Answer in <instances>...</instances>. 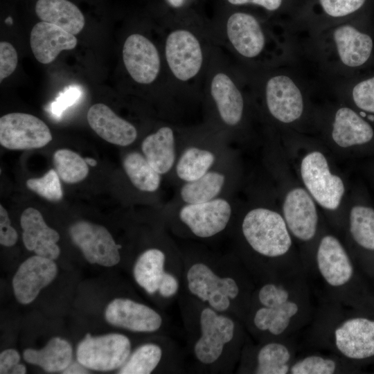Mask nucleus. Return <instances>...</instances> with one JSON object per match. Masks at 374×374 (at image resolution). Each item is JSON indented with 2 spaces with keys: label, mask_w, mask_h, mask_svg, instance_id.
Instances as JSON below:
<instances>
[{
  "label": "nucleus",
  "mask_w": 374,
  "mask_h": 374,
  "mask_svg": "<svg viewBox=\"0 0 374 374\" xmlns=\"http://www.w3.org/2000/svg\"><path fill=\"white\" fill-rule=\"evenodd\" d=\"M317 299L305 272L256 284L244 321L256 341L297 336L312 321Z\"/></svg>",
  "instance_id": "nucleus-1"
},
{
  "label": "nucleus",
  "mask_w": 374,
  "mask_h": 374,
  "mask_svg": "<svg viewBox=\"0 0 374 374\" xmlns=\"http://www.w3.org/2000/svg\"><path fill=\"white\" fill-rule=\"evenodd\" d=\"M297 339L300 352H330L363 368L374 364V314L317 299L314 317Z\"/></svg>",
  "instance_id": "nucleus-2"
},
{
  "label": "nucleus",
  "mask_w": 374,
  "mask_h": 374,
  "mask_svg": "<svg viewBox=\"0 0 374 374\" xmlns=\"http://www.w3.org/2000/svg\"><path fill=\"white\" fill-rule=\"evenodd\" d=\"M187 296L243 323L256 283L238 256H181Z\"/></svg>",
  "instance_id": "nucleus-3"
},
{
  "label": "nucleus",
  "mask_w": 374,
  "mask_h": 374,
  "mask_svg": "<svg viewBox=\"0 0 374 374\" xmlns=\"http://www.w3.org/2000/svg\"><path fill=\"white\" fill-rule=\"evenodd\" d=\"M245 251L238 258L256 284L305 272L293 238L278 212L262 207L249 211L240 223Z\"/></svg>",
  "instance_id": "nucleus-4"
},
{
  "label": "nucleus",
  "mask_w": 374,
  "mask_h": 374,
  "mask_svg": "<svg viewBox=\"0 0 374 374\" xmlns=\"http://www.w3.org/2000/svg\"><path fill=\"white\" fill-rule=\"evenodd\" d=\"M183 317L193 360L207 373H231L239 363L249 337L243 322L187 296Z\"/></svg>",
  "instance_id": "nucleus-5"
},
{
  "label": "nucleus",
  "mask_w": 374,
  "mask_h": 374,
  "mask_svg": "<svg viewBox=\"0 0 374 374\" xmlns=\"http://www.w3.org/2000/svg\"><path fill=\"white\" fill-rule=\"evenodd\" d=\"M305 274L317 299L374 314L372 282L335 235L320 237Z\"/></svg>",
  "instance_id": "nucleus-6"
},
{
  "label": "nucleus",
  "mask_w": 374,
  "mask_h": 374,
  "mask_svg": "<svg viewBox=\"0 0 374 374\" xmlns=\"http://www.w3.org/2000/svg\"><path fill=\"white\" fill-rule=\"evenodd\" d=\"M136 283L148 294H158L170 301L178 295L183 277L181 256L150 248L136 258L133 267Z\"/></svg>",
  "instance_id": "nucleus-7"
},
{
  "label": "nucleus",
  "mask_w": 374,
  "mask_h": 374,
  "mask_svg": "<svg viewBox=\"0 0 374 374\" xmlns=\"http://www.w3.org/2000/svg\"><path fill=\"white\" fill-rule=\"evenodd\" d=\"M299 352L296 336L255 342L248 337L236 371L238 373L289 374Z\"/></svg>",
  "instance_id": "nucleus-8"
},
{
  "label": "nucleus",
  "mask_w": 374,
  "mask_h": 374,
  "mask_svg": "<svg viewBox=\"0 0 374 374\" xmlns=\"http://www.w3.org/2000/svg\"><path fill=\"white\" fill-rule=\"evenodd\" d=\"M131 353V341L125 335L93 337L88 333L77 347L76 358L90 370L108 371L120 368Z\"/></svg>",
  "instance_id": "nucleus-9"
},
{
  "label": "nucleus",
  "mask_w": 374,
  "mask_h": 374,
  "mask_svg": "<svg viewBox=\"0 0 374 374\" xmlns=\"http://www.w3.org/2000/svg\"><path fill=\"white\" fill-rule=\"evenodd\" d=\"M301 174L305 187L319 205L330 211L339 207L345 191L344 184L339 176L330 172L321 152H312L303 159Z\"/></svg>",
  "instance_id": "nucleus-10"
},
{
  "label": "nucleus",
  "mask_w": 374,
  "mask_h": 374,
  "mask_svg": "<svg viewBox=\"0 0 374 374\" xmlns=\"http://www.w3.org/2000/svg\"><path fill=\"white\" fill-rule=\"evenodd\" d=\"M232 208L221 197L197 204H186L179 209L178 218L189 232L201 239L213 238L223 232L230 223Z\"/></svg>",
  "instance_id": "nucleus-11"
},
{
  "label": "nucleus",
  "mask_w": 374,
  "mask_h": 374,
  "mask_svg": "<svg viewBox=\"0 0 374 374\" xmlns=\"http://www.w3.org/2000/svg\"><path fill=\"white\" fill-rule=\"evenodd\" d=\"M347 231L352 244L348 249L362 271L374 278V208L365 203L353 205L348 213Z\"/></svg>",
  "instance_id": "nucleus-12"
},
{
  "label": "nucleus",
  "mask_w": 374,
  "mask_h": 374,
  "mask_svg": "<svg viewBox=\"0 0 374 374\" xmlns=\"http://www.w3.org/2000/svg\"><path fill=\"white\" fill-rule=\"evenodd\" d=\"M47 125L26 113H10L0 118V143L9 150L39 148L52 140Z\"/></svg>",
  "instance_id": "nucleus-13"
},
{
  "label": "nucleus",
  "mask_w": 374,
  "mask_h": 374,
  "mask_svg": "<svg viewBox=\"0 0 374 374\" xmlns=\"http://www.w3.org/2000/svg\"><path fill=\"white\" fill-rule=\"evenodd\" d=\"M69 234L90 263L112 267L120 262L119 249L122 246L103 226L78 221L71 226Z\"/></svg>",
  "instance_id": "nucleus-14"
},
{
  "label": "nucleus",
  "mask_w": 374,
  "mask_h": 374,
  "mask_svg": "<svg viewBox=\"0 0 374 374\" xmlns=\"http://www.w3.org/2000/svg\"><path fill=\"white\" fill-rule=\"evenodd\" d=\"M165 55L172 73L179 80L194 78L201 69L203 53L200 43L187 30L177 29L168 35Z\"/></svg>",
  "instance_id": "nucleus-15"
},
{
  "label": "nucleus",
  "mask_w": 374,
  "mask_h": 374,
  "mask_svg": "<svg viewBox=\"0 0 374 374\" xmlns=\"http://www.w3.org/2000/svg\"><path fill=\"white\" fill-rule=\"evenodd\" d=\"M283 217L294 239L305 244L316 239L319 217L312 198L305 190L296 188L286 195Z\"/></svg>",
  "instance_id": "nucleus-16"
},
{
  "label": "nucleus",
  "mask_w": 374,
  "mask_h": 374,
  "mask_svg": "<svg viewBox=\"0 0 374 374\" xmlns=\"http://www.w3.org/2000/svg\"><path fill=\"white\" fill-rule=\"evenodd\" d=\"M105 319L112 326L134 332H156L164 324L163 317L158 311L127 298L112 301L106 308Z\"/></svg>",
  "instance_id": "nucleus-17"
},
{
  "label": "nucleus",
  "mask_w": 374,
  "mask_h": 374,
  "mask_svg": "<svg viewBox=\"0 0 374 374\" xmlns=\"http://www.w3.org/2000/svg\"><path fill=\"white\" fill-rule=\"evenodd\" d=\"M57 267L53 260L37 255L31 256L19 267L12 278V288L22 304L33 301L39 292L55 278Z\"/></svg>",
  "instance_id": "nucleus-18"
},
{
  "label": "nucleus",
  "mask_w": 374,
  "mask_h": 374,
  "mask_svg": "<svg viewBox=\"0 0 374 374\" xmlns=\"http://www.w3.org/2000/svg\"><path fill=\"white\" fill-rule=\"evenodd\" d=\"M124 65L131 76L140 84H150L160 71V57L154 44L140 34H132L123 48Z\"/></svg>",
  "instance_id": "nucleus-19"
},
{
  "label": "nucleus",
  "mask_w": 374,
  "mask_h": 374,
  "mask_svg": "<svg viewBox=\"0 0 374 374\" xmlns=\"http://www.w3.org/2000/svg\"><path fill=\"white\" fill-rule=\"evenodd\" d=\"M268 110L276 120L290 123L299 118L303 110V100L294 82L284 75H275L265 89Z\"/></svg>",
  "instance_id": "nucleus-20"
},
{
  "label": "nucleus",
  "mask_w": 374,
  "mask_h": 374,
  "mask_svg": "<svg viewBox=\"0 0 374 374\" xmlns=\"http://www.w3.org/2000/svg\"><path fill=\"white\" fill-rule=\"evenodd\" d=\"M20 224L23 229V242L28 250L53 260L59 256L60 249L57 242L60 235L46 224L38 210L32 207L25 209L21 215Z\"/></svg>",
  "instance_id": "nucleus-21"
},
{
  "label": "nucleus",
  "mask_w": 374,
  "mask_h": 374,
  "mask_svg": "<svg viewBox=\"0 0 374 374\" xmlns=\"http://www.w3.org/2000/svg\"><path fill=\"white\" fill-rule=\"evenodd\" d=\"M226 30L229 42L241 55L252 58L263 50L265 35L252 15L238 11L231 13L226 21Z\"/></svg>",
  "instance_id": "nucleus-22"
},
{
  "label": "nucleus",
  "mask_w": 374,
  "mask_h": 374,
  "mask_svg": "<svg viewBox=\"0 0 374 374\" xmlns=\"http://www.w3.org/2000/svg\"><path fill=\"white\" fill-rule=\"evenodd\" d=\"M87 118L91 129L110 143L127 146L137 137L136 127L105 104L92 105L88 110Z\"/></svg>",
  "instance_id": "nucleus-23"
},
{
  "label": "nucleus",
  "mask_w": 374,
  "mask_h": 374,
  "mask_svg": "<svg viewBox=\"0 0 374 374\" xmlns=\"http://www.w3.org/2000/svg\"><path fill=\"white\" fill-rule=\"evenodd\" d=\"M77 42L74 35L42 21L34 25L30 35L32 52L42 64L52 62L62 51L75 48Z\"/></svg>",
  "instance_id": "nucleus-24"
},
{
  "label": "nucleus",
  "mask_w": 374,
  "mask_h": 374,
  "mask_svg": "<svg viewBox=\"0 0 374 374\" xmlns=\"http://www.w3.org/2000/svg\"><path fill=\"white\" fill-rule=\"evenodd\" d=\"M363 368L335 353L303 350L294 360L289 374H355Z\"/></svg>",
  "instance_id": "nucleus-25"
},
{
  "label": "nucleus",
  "mask_w": 374,
  "mask_h": 374,
  "mask_svg": "<svg viewBox=\"0 0 374 374\" xmlns=\"http://www.w3.org/2000/svg\"><path fill=\"white\" fill-rule=\"evenodd\" d=\"M332 137L340 147H361L373 143L374 130L356 112L344 107L339 109L335 114Z\"/></svg>",
  "instance_id": "nucleus-26"
},
{
  "label": "nucleus",
  "mask_w": 374,
  "mask_h": 374,
  "mask_svg": "<svg viewBox=\"0 0 374 374\" xmlns=\"http://www.w3.org/2000/svg\"><path fill=\"white\" fill-rule=\"evenodd\" d=\"M211 93L222 121L229 126L238 125L242 117L244 101L241 92L226 73H216L211 83Z\"/></svg>",
  "instance_id": "nucleus-27"
},
{
  "label": "nucleus",
  "mask_w": 374,
  "mask_h": 374,
  "mask_svg": "<svg viewBox=\"0 0 374 374\" xmlns=\"http://www.w3.org/2000/svg\"><path fill=\"white\" fill-rule=\"evenodd\" d=\"M35 12L42 21L54 24L74 35L85 25L84 14L69 0H37Z\"/></svg>",
  "instance_id": "nucleus-28"
},
{
  "label": "nucleus",
  "mask_w": 374,
  "mask_h": 374,
  "mask_svg": "<svg viewBox=\"0 0 374 374\" xmlns=\"http://www.w3.org/2000/svg\"><path fill=\"white\" fill-rule=\"evenodd\" d=\"M333 36L344 64L357 67L368 60L373 49V40L368 35L350 25H343L335 29Z\"/></svg>",
  "instance_id": "nucleus-29"
},
{
  "label": "nucleus",
  "mask_w": 374,
  "mask_h": 374,
  "mask_svg": "<svg viewBox=\"0 0 374 374\" xmlns=\"http://www.w3.org/2000/svg\"><path fill=\"white\" fill-rule=\"evenodd\" d=\"M143 154L161 175L171 170L176 161L175 134L172 129L164 126L149 134L141 143Z\"/></svg>",
  "instance_id": "nucleus-30"
},
{
  "label": "nucleus",
  "mask_w": 374,
  "mask_h": 374,
  "mask_svg": "<svg viewBox=\"0 0 374 374\" xmlns=\"http://www.w3.org/2000/svg\"><path fill=\"white\" fill-rule=\"evenodd\" d=\"M23 357L26 362L47 372L62 371L72 361L73 349L69 341L57 337L51 339L40 350L26 349Z\"/></svg>",
  "instance_id": "nucleus-31"
},
{
  "label": "nucleus",
  "mask_w": 374,
  "mask_h": 374,
  "mask_svg": "<svg viewBox=\"0 0 374 374\" xmlns=\"http://www.w3.org/2000/svg\"><path fill=\"white\" fill-rule=\"evenodd\" d=\"M216 160L208 149L190 146L184 150L175 166L177 176L184 182L198 179L208 172Z\"/></svg>",
  "instance_id": "nucleus-32"
},
{
  "label": "nucleus",
  "mask_w": 374,
  "mask_h": 374,
  "mask_svg": "<svg viewBox=\"0 0 374 374\" xmlns=\"http://www.w3.org/2000/svg\"><path fill=\"white\" fill-rule=\"evenodd\" d=\"M226 181V176L220 171L209 170L197 180L185 182L180 197L185 204H197L218 197Z\"/></svg>",
  "instance_id": "nucleus-33"
},
{
  "label": "nucleus",
  "mask_w": 374,
  "mask_h": 374,
  "mask_svg": "<svg viewBox=\"0 0 374 374\" xmlns=\"http://www.w3.org/2000/svg\"><path fill=\"white\" fill-rule=\"evenodd\" d=\"M123 166L132 184L139 190L154 192L159 188L161 175L149 163L143 154L137 152L128 153L123 159Z\"/></svg>",
  "instance_id": "nucleus-34"
},
{
  "label": "nucleus",
  "mask_w": 374,
  "mask_h": 374,
  "mask_svg": "<svg viewBox=\"0 0 374 374\" xmlns=\"http://www.w3.org/2000/svg\"><path fill=\"white\" fill-rule=\"evenodd\" d=\"M166 357V349L157 343H145L132 351L128 359L119 368V374H150Z\"/></svg>",
  "instance_id": "nucleus-35"
},
{
  "label": "nucleus",
  "mask_w": 374,
  "mask_h": 374,
  "mask_svg": "<svg viewBox=\"0 0 374 374\" xmlns=\"http://www.w3.org/2000/svg\"><path fill=\"white\" fill-rule=\"evenodd\" d=\"M53 162L60 178L67 184H75L84 179L89 168L84 159L68 149L55 152Z\"/></svg>",
  "instance_id": "nucleus-36"
},
{
  "label": "nucleus",
  "mask_w": 374,
  "mask_h": 374,
  "mask_svg": "<svg viewBox=\"0 0 374 374\" xmlns=\"http://www.w3.org/2000/svg\"><path fill=\"white\" fill-rule=\"evenodd\" d=\"M26 184L28 188L47 200L57 202L62 199L60 177L54 169L49 170L42 177L28 179Z\"/></svg>",
  "instance_id": "nucleus-37"
},
{
  "label": "nucleus",
  "mask_w": 374,
  "mask_h": 374,
  "mask_svg": "<svg viewBox=\"0 0 374 374\" xmlns=\"http://www.w3.org/2000/svg\"><path fill=\"white\" fill-rule=\"evenodd\" d=\"M352 96L359 109L374 114V77L357 84L353 89Z\"/></svg>",
  "instance_id": "nucleus-38"
},
{
  "label": "nucleus",
  "mask_w": 374,
  "mask_h": 374,
  "mask_svg": "<svg viewBox=\"0 0 374 374\" xmlns=\"http://www.w3.org/2000/svg\"><path fill=\"white\" fill-rule=\"evenodd\" d=\"M324 12L333 17H341L359 10L366 0H319Z\"/></svg>",
  "instance_id": "nucleus-39"
},
{
  "label": "nucleus",
  "mask_w": 374,
  "mask_h": 374,
  "mask_svg": "<svg viewBox=\"0 0 374 374\" xmlns=\"http://www.w3.org/2000/svg\"><path fill=\"white\" fill-rule=\"evenodd\" d=\"M18 55L15 48L8 42H0V82L10 76L16 69Z\"/></svg>",
  "instance_id": "nucleus-40"
},
{
  "label": "nucleus",
  "mask_w": 374,
  "mask_h": 374,
  "mask_svg": "<svg viewBox=\"0 0 374 374\" xmlns=\"http://www.w3.org/2000/svg\"><path fill=\"white\" fill-rule=\"evenodd\" d=\"M81 92L76 87H70L62 93L51 106L53 116L58 118L68 107L73 105L80 98Z\"/></svg>",
  "instance_id": "nucleus-41"
},
{
  "label": "nucleus",
  "mask_w": 374,
  "mask_h": 374,
  "mask_svg": "<svg viewBox=\"0 0 374 374\" xmlns=\"http://www.w3.org/2000/svg\"><path fill=\"white\" fill-rule=\"evenodd\" d=\"M18 239L16 230L11 226L8 213L5 208L0 205V244L5 247H12Z\"/></svg>",
  "instance_id": "nucleus-42"
},
{
  "label": "nucleus",
  "mask_w": 374,
  "mask_h": 374,
  "mask_svg": "<svg viewBox=\"0 0 374 374\" xmlns=\"http://www.w3.org/2000/svg\"><path fill=\"white\" fill-rule=\"evenodd\" d=\"M20 356L14 349H6L0 354V373H12L13 369L19 364Z\"/></svg>",
  "instance_id": "nucleus-43"
},
{
  "label": "nucleus",
  "mask_w": 374,
  "mask_h": 374,
  "mask_svg": "<svg viewBox=\"0 0 374 374\" xmlns=\"http://www.w3.org/2000/svg\"><path fill=\"white\" fill-rule=\"evenodd\" d=\"M231 6L253 4L260 6L269 11H274L280 8L283 0H224Z\"/></svg>",
  "instance_id": "nucleus-44"
},
{
  "label": "nucleus",
  "mask_w": 374,
  "mask_h": 374,
  "mask_svg": "<svg viewBox=\"0 0 374 374\" xmlns=\"http://www.w3.org/2000/svg\"><path fill=\"white\" fill-rule=\"evenodd\" d=\"M88 368L85 367L78 360L75 362H71L70 364L62 372L66 374H76V373H89Z\"/></svg>",
  "instance_id": "nucleus-45"
},
{
  "label": "nucleus",
  "mask_w": 374,
  "mask_h": 374,
  "mask_svg": "<svg viewBox=\"0 0 374 374\" xmlns=\"http://www.w3.org/2000/svg\"><path fill=\"white\" fill-rule=\"evenodd\" d=\"M26 373V368L24 365L19 364L13 369L12 374H24Z\"/></svg>",
  "instance_id": "nucleus-46"
},
{
  "label": "nucleus",
  "mask_w": 374,
  "mask_h": 374,
  "mask_svg": "<svg viewBox=\"0 0 374 374\" xmlns=\"http://www.w3.org/2000/svg\"><path fill=\"white\" fill-rule=\"evenodd\" d=\"M84 159L87 163L91 166H96L97 164V161L93 158L87 157Z\"/></svg>",
  "instance_id": "nucleus-47"
},
{
  "label": "nucleus",
  "mask_w": 374,
  "mask_h": 374,
  "mask_svg": "<svg viewBox=\"0 0 374 374\" xmlns=\"http://www.w3.org/2000/svg\"><path fill=\"white\" fill-rule=\"evenodd\" d=\"M371 282H372V284H373V287H374V278L373 280H371Z\"/></svg>",
  "instance_id": "nucleus-48"
}]
</instances>
